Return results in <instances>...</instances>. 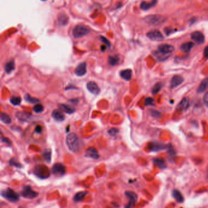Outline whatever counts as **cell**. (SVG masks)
I'll return each instance as SVG.
<instances>
[{
	"instance_id": "484cf974",
	"label": "cell",
	"mask_w": 208,
	"mask_h": 208,
	"mask_svg": "<svg viewBox=\"0 0 208 208\" xmlns=\"http://www.w3.org/2000/svg\"><path fill=\"white\" fill-rule=\"evenodd\" d=\"M5 71L6 72V73L9 74L15 69V63L14 61H10L9 62H7L4 67Z\"/></svg>"
},
{
	"instance_id": "7dc6e473",
	"label": "cell",
	"mask_w": 208,
	"mask_h": 208,
	"mask_svg": "<svg viewBox=\"0 0 208 208\" xmlns=\"http://www.w3.org/2000/svg\"><path fill=\"white\" fill-rule=\"evenodd\" d=\"M42 1H46V0H42Z\"/></svg>"
},
{
	"instance_id": "2e32d148",
	"label": "cell",
	"mask_w": 208,
	"mask_h": 208,
	"mask_svg": "<svg viewBox=\"0 0 208 208\" xmlns=\"http://www.w3.org/2000/svg\"><path fill=\"white\" fill-rule=\"evenodd\" d=\"M190 105V100L188 98H184L178 105V109L180 111H186Z\"/></svg>"
},
{
	"instance_id": "cb8c5ba5",
	"label": "cell",
	"mask_w": 208,
	"mask_h": 208,
	"mask_svg": "<svg viewBox=\"0 0 208 208\" xmlns=\"http://www.w3.org/2000/svg\"><path fill=\"white\" fill-rule=\"evenodd\" d=\"M194 43L192 42H186L182 43L181 45V50L184 52H189L194 47Z\"/></svg>"
},
{
	"instance_id": "1f68e13d",
	"label": "cell",
	"mask_w": 208,
	"mask_h": 208,
	"mask_svg": "<svg viewBox=\"0 0 208 208\" xmlns=\"http://www.w3.org/2000/svg\"><path fill=\"white\" fill-rule=\"evenodd\" d=\"M10 102L14 105H20L21 102V99L20 97L14 96L11 98Z\"/></svg>"
},
{
	"instance_id": "6da1fadb",
	"label": "cell",
	"mask_w": 208,
	"mask_h": 208,
	"mask_svg": "<svg viewBox=\"0 0 208 208\" xmlns=\"http://www.w3.org/2000/svg\"><path fill=\"white\" fill-rule=\"evenodd\" d=\"M66 143L68 149L73 152H76L79 150V139L78 136L73 133L67 135Z\"/></svg>"
},
{
	"instance_id": "ac0fdd59",
	"label": "cell",
	"mask_w": 208,
	"mask_h": 208,
	"mask_svg": "<svg viewBox=\"0 0 208 208\" xmlns=\"http://www.w3.org/2000/svg\"><path fill=\"white\" fill-rule=\"evenodd\" d=\"M58 107L61 110L67 114H72L75 112V108L74 107L69 105H67V104L61 103L59 104Z\"/></svg>"
},
{
	"instance_id": "9c48e42d",
	"label": "cell",
	"mask_w": 208,
	"mask_h": 208,
	"mask_svg": "<svg viewBox=\"0 0 208 208\" xmlns=\"http://www.w3.org/2000/svg\"><path fill=\"white\" fill-rule=\"evenodd\" d=\"M174 50V47L172 45L169 44H162L158 46V51L159 52L167 55H169L172 52H173Z\"/></svg>"
},
{
	"instance_id": "f6af8a7d",
	"label": "cell",
	"mask_w": 208,
	"mask_h": 208,
	"mask_svg": "<svg viewBox=\"0 0 208 208\" xmlns=\"http://www.w3.org/2000/svg\"><path fill=\"white\" fill-rule=\"evenodd\" d=\"M101 51H104L105 50H106V46H101Z\"/></svg>"
},
{
	"instance_id": "7a4b0ae2",
	"label": "cell",
	"mask_w": 208,
	"mask_h": 208,
	"mask_svg": "<svg viewBox=\"0 0 208 208\" xmlns=\"http://www.w3.org/2000/svg\"><path fill=\"white\" fill-rule=\"evenodd\" d=\"M144 20L149 25L157 26L162 25L167 20V18L162 15H151L147 16Z\"/></svg>"
},
{
	"instance_id": "7402d4cb",
	"label": "cell",
	"mask_w": 208,
	"mask_h": 208,
	"mask_svg": "<svg viewBox=\"0 0 208 208\" xmlns=\"http://www.w3.org/2000/svg\"><path fill=\"white\" fill-rule=\"evenodd\" d=\"M69 19L68 16L64 13H61L58 17V23L61 26H66L68 23Z\"/></svg>"
},
{
	"instance_id": "e0dca14e",
	"label": "cell",
	"mask_w": 208,
	"mask_h": 208,
	"mask_svg": "<svg viewBox=\"0 0 208 208\" xmlns=\"http://www.w3.org/2000/svg\"><path fill=\"white\" fill-rule=\"evenodd\" d=\"M167 147V145L163 144L161 143H159V142H153L150 144V147L148 149H150L151 151H160L161 150L165 149Z\"/></svg>"
},
{
	"instance_id": "d6986e66",
	"label": "cell",
	"mask_w": 208,
	"mask_h": 208,
	"mask_svg": "<svg viewBox=\"0 0 208 208\" xmlns=\"http://www.w3.org/2000/svg\"><path fill=\"white\" fill-rule=\"evenodd\" d=\"M157 3V0H151V1L150 2H146V1H143L140 4V8L143 11H147L150 9H151V7H154Z\"/></svg>"
},
{
	"instance_id": "f35d334b",
	"label": "cell",
	"mask_w": 208,
	"mask_h": 208,
	"mask_svg": "<svg viewBox=\"0 0 208 208\" xmlns=\"http://www.w3.org/2000/svg\"><path fill=\"white\" fill-rule=\"evenodd\" d=\"M100 38H101V40L105 43L106 46H108V47H110V42L105 37H103V36H101L100 37Z\"/></svg>"
},
{
	"instance_id": "d4e9b609",
	"label": "cell",
	"mask_w": 208,
	"mask_h": 208,
	"mask_svg": "<svg viewBox=\"0 0 208 208\" xmlns=\"http://www.w3.org/2000/svg\"><path fill=\"white\" fill-rule=\"evenodd\" d=\"M88 194L87 192L86 191H81V192H79L76 193L75 194V195L74 196L73 200L75 202H80L84 200V198L85 197V196L87 195V194Z\"/></svg>"
},
{
	"instance_id": "8d00e7d4",
	"label": "cell",
	"mask_w": 208,
	"mask_h": 208,
	"mask_svg": "<svg viewBox=\"0 0 208 208\" xmlns=\"http://www.w3.org/2000/svg\"><path fill=\"white\" fill-rule=\"evenodd\" d=\"M9 164L11 166H15L16 167H18V168H21L22 167V166L20 163H19V162H17V161H16L15 159H11V161H9Z\"/></svg>"
},
{
	"instance_id": "f1b7e54d",
	"label": "cell",
	"mask_w": 208,
	"mask_h": 208,
	"mask_svg": "<svg viewBox=\"0 0 208 208\" xmlns=\"http://www.w3.org/2000/svg\"><path fill=\"white\" fill-rule=\"evenodd\" d=\"M1 120L3 122H4L6 124H9L12 122L11 117L7 114L4 113H3L1 115Z\"/></svg>"
},
{
	"instance_id": "74e56055",
	"label": "cell",
	"mask_w": 208,
	"mask_h": 208,
	"mask_svg": "<svg viewBox=\"0 0 208 208\" xmlns=\"http://www.w3.org/2000/svg\"><path fill=\"white\" fill-rule=\"evenodd\" d=\"M119 132V130L118 129H116V128H112V129H110L109 131H108V133L111 136H113V137H114V136L117 135Z\"/></svg>"
},
{
	"instance_id": "f546056e",
	"label": "cell",
	"mask_w": 208,
	"mask_h": 208,
	"mask_svg": "<svg viewBox=\"0 0 208 208\" xmlns=\"http://www.w3.org/2000/svg\"><path fill=\"white\" fill-rule=\"evenodd\" d=\"M155 55L156 56L159 60H165V59H167L168 58V55H169L163 54L158 51L155 52Z\"/></svg>"
},
{
	"instance_id": "9a60e30c",
	"label": "cell",
	"mask_w": 208,
	"mask_h": 208,
	"mask_svg": "<svg viewBox=\"0 0 208 208\" xmlns=\"http://www.w3.org/2000/svg\"><path fill=\"white\" fill-rule=\"evenodd\" d=\"M125 195L126 197L129 199V204L131 206L134 205L137 200V194L132 191H126L125 192Z\"/></svg>"
},
{
	"instance_id": "277c9868",
	"label": "cell",
	"mask_w": 208,
	"mask_h": 208,
	"mask_svg": "<svg viewBox=\"0 0 208 208\" xmlns=\"http://www.w3.org/2000/svg\"><path fill=\"white\" fill-rule=\"evenodd\" d=\"M1 196L5 199L12 203L17 202L19 200V194L11 188H7L1 191Z\"/></svg>"
},
{
	"instance_id": "603a6c76",
	"label": "cell",
	"mask_w": 208,
	"mask_h": 208,
	"mask_svg": "<svg viewBox=\"0 0 208 208\" xmlns=\"http://www.w3.org/2000/svg\"><path fill=\"white\" fill-rule=\"evenodd\" d=\"M172 196L178 203H182L184 202V197L180 192L177 189L172 191Z\"/></svg>"
},
{
	"instance_id": "8fae6325",
	"label": "cell",
	"mask_w": 208,
	"mask_h": 208,
	"mask_svg": "<svg viewBox=\"0 0 208 208\" xmlns=\"http://www.w3.org/2000/svg\"><path fill=\"white\" fill-rule=\"evenodd\" d=\"M184 82V79L182 76L180 75L174 76L170 81V88H175Z\"/></svg>"
},
{
	"instance_id": "3957f363",
	"label": "cell",
	"mask_w": 208,
	"mask_h": 208,
	"mask_svg": "<svg viewBox=\"0 0 208 208\" xmlns=\"http://www.w3.org/2000/svg\"><path fill=\"white\" fill-rule=\"evenodd\" d=\"M90 32V29L84 25H78L73 29V35L75 38H81L87 35Z\"/></svg>"
},
{
	"instance_id": "8992f818",
	"label": "cell",
	"mask_w": 208,
	"mask_h": 208,
	"mask_svg": "<svg viewBox=\"0 0 208 208\" xmlns=\"http://www.w3.org/2000/svg\"><path fill=\"white\" fill-rule=\"evenodd\" d=\"M147 37L153 41L161 42L164 39L162 34L159 30H153L147 34Z\"/></svg>"
},
{
	"instance_id": "83f0119b",
	"label": "cell",
	"mask_w": 208,
	"mask_h": 208,
	"mask_svg": "<svg viewBox=\"0 0 208 208\" xmlns=\"http://www.w3.org/2000/svg\"><path fill=\"white\" fill-rule=\"evenodd\" d=\"M43 157L45 161L48 163H50L51 158V151L49 149H46L44 150L43 153Z\"/></svg>"
},
{
	"instance_id": "7bdbcfd3",
	"label": "cell",
	"mask_w": 208,
	"mask_h": 208,
	"mask_svg": "<svg viewBox=\"0 0 208 208\" xmlns=\"http://www.w3.org/2000/svg\"><path fill=\"white\" fill-rule=\"evenodd\" d=\"M204 57L206 59H208V46L205 47V48L204 50Z\"/></svg>"
},
{
	"instance_id": "836d02e7",
	"label": "cell",
	"mask_w": 208,
	"mask_h": 208,
	"mask_svg": "<svg viewBox=\"0 0 208 208\" xmlns=\"http://www.w3.org/2000/svg\"><path fill=\"white\" fill-rule=\"evenodd\" d=\"M25 100L27 102H28L29 103H37V102H38L40 101L39 99H38L37 98H34L31 97L29 94H26L25 96Z\"/></svg>"
},
{
	"instance_id": "4fadbf2b",
	"label": "cell",
	"mask_w": 208,
	"mask_h": 208,
	"mask_svg": "<svg viewBox=\"0 0 208 208\" xmlns=\"http://www.w3.org/2000/svg\"><path fill=\"white\" fill-rule=\"evenodd\" d=\"M85 156L88 158H91L95 159H98L100 158V155L98 154V151L96 150L94 147H89L88 148L85 152Z\"/></svg>"
},
{
	"instance_id": "b9f144b4",
	"label": "cell",
	"mask_w": 208,
	"mask_h": 208,
	"mask_svg": "<svg viewBox=\"0 0 208 208\" xmlns=\"http://www.w3.org/2000/svg\"><path fill=\"white\" fill-rule=\"evenodd\" d=\"M42 131V128L41 125H37L36 127V129H35V132L37 133H41Z\"/></svg>"
},
{
	"instance_id": "44dd1931",
	"label": "cell",
	"mask_w": 208,
	"mask_h": 208,
	"mask_svg": "<svg viewBox=\"0 0 208 208\" xmlns=\"http://www.w3.org/2000/svg\"><path fill=\"white\" fill-rule=\"evenodd\" d=\"M208 89V77L204 79L197 88V93H202Z\"/></svg>"
},
{
	"instance_id": "ffe728a7",
	"label": "cell",
	"mask_w": 208,
	"mask_h": 208,
	"mask_svg": "<svg viewBox=\"0 0 208 208\" xmlns=\"http://www.w3.org/2000/svg\"><path fill=\"white\" fill-rule=\"evenodd\" d=\"M132 70L130 69H124L120 71V75L121 77L123 78L125 81H129L132 78Z\"/></svg>"
},
{
	"instance_id": "30bf717a",
	"label": "cell",
	"mask_w": 208,
	"mask_h": 208,
	"mask_svg": "<svg viewBox=\"0 0 208 208\" xmlns=\"http://www.w3.org/2000/svg\"><path fill=\"white\" fill-rule=\"evenodd\" d=\"M87 73V64L85 62L79 63L75 69V74L78 76H83Z\"/></svg>"
},
{
	"instance_id": "5b68a950",
	"label": "cell",
	"mask_w": 208,
	"mask_h": 208,
	"mask_svg": "<svg viewBox=\"0 0 208 208\" xmlns=\"http://www.w3.org/2000/svg\"><path fill=\"white\" fill-rule=\"evenodd\" d=\"M22 197L28 199H33L38 196V193L33 190L30 186H25L23 187L21 192Z\"/></svg>"
},
{
	"instance_id": "d590c367",
	"label": "cell",
	"mask_w": 208,
	"mask_h": 208,
	"mask_svg": "<svg viewBox=\"0 0 208 208\" xmlns=\"http://www.w3.org/2000/svg\"><path fill=\"white\" fill-rule=\"evenodd\" d=\"M155 105V100L152 98H147L145 100V106H151Z\"/></svg>"
},
{
	"instance_id": "5bb4252c",
	"label": "cell",
	"mask_w": 208,
	"mask_h": 208,
	"mask_svg": "<svg viewBox=\"0 0 208 208\" xmlns=\"http://www.w3.org/2000/svg\"><path fill=\"white\" fill-rule=\"evenodd\" d=\"M53 119L58 122H62L64 121L65 115L60 110H54L51 114Z\"/></svg>"
},
{
	"instance_id": "60d3db41",
	"label": "cell",
	"mask_w": 208,
	"mask_h": 208,
	"mask_svg": "<svg viewBox=\"0 0 208 208\" xmlns=\"http://www.w3.org/2000/svg\"><path fill=\"white\" fill-rule=\"evenodd\" d=\"M151 115L153 116V117H158L159 116V115H160V113L157 111L154 110V111H151Z\"/></svg>"
},
{
	"instance_id": "4316f807",
	"label": "cell",
	"mask_w": 208,
	"mask_h": 208,
	"mask_svg": "<svg viewBox=\"0 0 208 208\" xmlns=\"http://www.w3.org/2000/svg\"><path fill=\"white\" fill-rule=\"evenodd\" d=\"M120 61V58L118 55L109 56L108 59V63L112 66H115Z\"/></svg>"
},
{
	"instance_id": "e575fe53",
	"label": "cell",
	"mask_w": 208,
	"mask_h": 208,
	"mask_svg": "<svg viewBox=\"0 0 208 208\" xmlns=\"http://www.w3.org/2000/svg\"><path fill=\"white\" fill-rule=\"evenodd\" d=\"M44 108L42 105L41 104H36V105H34V107H33V110L34 112L37 113H42V112L43 111Z\"/></svg>"
},
{
	"instance_id": "7c38bea8",
	"label": "cell",
	"mask_w": 208,
	"mask_h": 208,
	"mask_svg": "<svg viewBox=\"0 0 208 208\" xmlns=\"http://www.w3.org/2000/svg\"><path fill=\"white\" fill-rule=\"evenodd\" d=\"M87 88L93 94H98L100 92V88L98 85L94 82H89L87 83Z\"/></svg>"
},
{
	"instance_id": "ab89813d",
	"label": "cell",
	"mask_w": 208,
	"mask_h": 208,
	"mask_svg": "<svg viewBox=\"0 0 208 208\" xmlns=\"http://www.w3.org/2000/svg\"><path fill=\"white\" fill-rule=\"evenodd\" d=\"M203 102L205 104V105L208 107V91L205 93L203 96Z\"/></svg>"
},
{
	"instance_id": "52a82bcc",
	"label": "cell",
	"mask_w": 208,
	"mask_h": 208,
	"mask_svg": "<svg viewBox=\"0 0 208 208\" xmlns=\"http://www.w3.org/2000/svg\"><path fill=\"white\" fill-rule=\"evenodd\" d=\"M66 172V167L61 163H56L52 167V172L55 175L63 176Z\"/></svg>"
},
{
	"instance_id": "bcb514c9",
	"label": "cell",
	"mask_w": 208,
	"mask_h": 208,
	"mask_svg": "<svg viewBox=\"0 0 208 208\" xmlns=\"http://www.w3.org/2000/svg\"><path fill=\"white\" fill-rule=\"evenodd\" d=\"M131 206H131V205L128 204V205L126 206L125 207V208H131Z\"/></svg>"
},
{
	"instance_id": "d6a6232c",
	"label": "cell",
	"mask_w": 208,
	"mask_h": 208,
	"mask_svg": "<svg viewBox=\"0 0 208 208\" xmlns=\"http://www.w3.org/2000/svg\"><path fill=\"white\" fill-rule=\"evenodd\" d=\"M154 162L160 167V168H165L166 167V164L164 160L162 159L156 158L154 159Z\"/></svg>"
},
{
	"instance_id": "ee69618b",
	"label": "cell",
	"mask_w": 208,
	"mask_h": 208,
	"mask_svg": "<svg viewBox=\"0 0 208 208\" xmlns=\"http://www.w3.org/2000/svg\"><path fill=\"white\" fill-rule=\"evenodd\" d=\"M3 141L5 142V143H9V142H10V141L9 140V139H8L7 138H3Z\"/></svg>"
},
{
	"instance_id": "4dcf8cb0",
	"label": "cell",
	"mask_w": 208,
	"mask_h": 208,
	"mask_svg": "<svg viewBox=\"0 0 208 208\" xmlns=\"http://www.w3.org/2000/svg\"><path fill=\"white\" fill-rule=\"evenodd\" d=\"M162 86V83L161 82H157L155 85V86L153 88V90H152V93L153 94H156L158 93L160 90H161Z\"/></svg>"
},
{
	"instance_id": "ba28073f",
	"label": "cell",
	"mask_w": 208,
	"mask_h": 208,
	"mask_svg": "<svg viewBox=\"0 0 208 208\" xmlns=\"http://www.w3.org/2000/svg\"><path fill=\"white\" fill-rule=\"evenodd\" d=\"M191 38L192 40L198 45H201L204 42V35L199 31H195L191 34Z\"/></svg>"
}]
</instances>
